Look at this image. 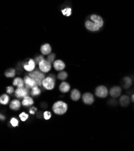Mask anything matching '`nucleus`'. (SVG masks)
<instances>
[{
  "mask_svg": "<svg viewBox=\"0 0 134 151\" xmlns=\"http://www.w3.org/2000/svg\"><path fill=\"white\" fill-rule=\"evenodd\" d=\"M122 93V89L120 87L115 86L111 88L109 90V95L111 97L114 98H116L120 96Z\"/></svg>",
  "mask_w": 134,
  "mask_h": 151,
  "instance_id": "11",
  "label": "nucleus"
},
{
  "mask_svg": "<svg viewBox=\"0 0 134 151\" xmlns=\"http://www.w3.org/2000/svg\"><path fill=\"white\" fill-rule=\"evenodd\" d=\"M40 70L44 73L48 72L51 69V63L48 61V60H43L39 64Z\"/></svg>",
  "mask_w": 134,
  "mask_h": 151,
  "instance_id": "6",
  "label": "nucleus"
},
{
  "mask_svg": "<svg viewBox=\"0 0 134 151\" xmlns=\"http://www.w3.org/2000/svg\"><path fill=\"white\" fill-rule=\"evenodd\" d=\"M38 110V108H36L35 107H33L30 110H29V113L31 115H34L35 112Z\"/></svg>",
  "mask_w": 134,
  "mask_h": 151,
  "instance_id": "33",
  "label": "nucleus"
},
{
  "mask_svg": "<svg viewBox=\"0 0 134 151\" xmlns=\"http://www.w3.org/2000/svg\"><path fill=\"white\" fill-rule=\"evenodd\" d=\"M10 108L14 111H17L21 108V102L19 100H14L10 104Z\"/></svg>",
  "mask_w": 134,
  "mask_h": 151,
  "instance_id": "19",
  "label": "nucleus"
},
{
  "mask_svg": "<svg viewBox=\"0 0 134 151\" xmlns=\"http://www.w3.org/2000/svg\"><path fill=\"white\" fill-rule=\"evenodd\" d=\"M90 19H91L92 21L94 22V23L100 28L103 27L104 22H103V20L101 16H99V15H97V14H92L90 16Z\"/></svg>",
  "mask_w": 134,
  "mask_h": 151,
  "instance_id": "8",
  "label": "nucleus"
},
{
  "mask_svg": "<svg viewBox=\"0 0 134 151\" xmlns=\"http://www.w3.org/2000/svg\"><path fill=\"white\" fill-rule=\"evenodd\" d=\"M33 104H34V101L33 100V98H31L30 96H25L22 102V105L25 107L31 106V105H33Z\"/></svg>",
  "mask_w": 134,
  "mask_h": 151,
  "instance_id": "16",
  "label": "nucleus"
},
{
  "mask_svg": "<svg viewBox=\"0 0 134 151\" xmlns=\"http://www.w3.org/2000/svg\"><path fill=\"white\" fill-rule=\"evenodd\" d=\"M43 60H44V57L42 56H40L36 58V64H39L40 62H42Z\"/></svg>",
  "mask_w": 134,
  "mask_h": 151,
  "instance_id": "32",
  "label": "nucleus"
},
{
  "mask_svg": "<svg viewBox=\"0 0 134 151\" xmlns=\"http://www.w3.org/2000/svg\"><path fill=\"white\" fill-rule=\"evenodd\" d=\"M28 116H29L27 114H26V113H24V112L22 113L21 114L19 115V117H20L21 120H22V121H23V122L26 121V120L28 119Z\"/></svg>",
  "mask_w": 134,
  "mask_h": 151,
  "instance_id": "27",
  "label": "nucleus"
},
{
  "mask_svg": "<svg viewBox=\"0 0 134 151\" xmlns=\"http://www.w3.org/2000/svg\"><path fill=\"white\" fill-rule=\"evenodd\" d=\"M10 124L11 125L13 126V127H16L18 126L19 125V121L18 120V119H16V118L13 117L11 120H10Z\"/></svg>",
  "mask_w": 134,
  "mask_h": 151,
  "instance_id": "28",
  "label": "nucleus"
},
{
  "mask_svg": "<svg viewBox=\"0 0 134 151\" xmlns=\"http://www.w3.org/2000/svg\"><path fill=\"white\" fill-rule=\"evenodd\" d=\"M29 89L25 87H21V88H18L15 93H14V95H15V96L16 97L18 98H24L25 96H28V93H29Z\"/></svg>",
  "mask_w": 134,
  "mask_h": 151,
  "instance_id": "5",
  "label": "nucleus"
},
{
  "mask_svg": "<svg viewBox=\"0 0 134 151\" xmlns=\"http://www.w3.org/2000/svg\"><path fill=\"white\" fill-rule=\"evenodd\" d=\"M85 27L91 32H98L100 28L94 22L91 21H87L85 23Z\"/></svg>",
  "mask_w": 134,
  "mask_h": 151,
  "instance_id": "10",
  "label": "nucleus"
},
{
  "mask_svg": "<svg viewBox=\"0 0 134 151\" xmlns=\"http://www.w3.org/2000/svg\"><path fill=\"white\" fill-rule=\"evenodd\" d=\"M67 78H68V73L66 72H61L58 75V78L60 80H65Z\"/></svg>",
  "mask_w": 134,
  "mask_h": 151,
  "instance_id": "25",
  "label": "nucleus"
},
{
  "mask_svg": "<svg viewBox=\"0 0 134 151\" xmlns=\"http://www.w3.org/2000/svg\"><path fill=\"white\" fill-rule=\"evenodd\" d=\"M15 75V70L14 69H10L5 72V76L7 78H12Z\"/></svg>",
  "mask_w": 134,
  "mask_h": 151,
  "instance_id": "24",
  "label": "nucleus"
},
{
  "mask_svg": "<svg viewBox=\"0 0 134 151\" xmlns=\"http://www.w3.org/2000/svg\"><path fill=\"white\" fill-rule=\"evenodd\" d=\"M35 65L36 62L33 59H30L27 64L24 65V68L28 72H32L35 68Z\"/></svg>",
  "mask_w": 134,
  "mask_h": 151,
  "instance_id": "12",
  "label": "nucleus"
},
{
  "mask_svg": "<svg viewBox=\"0 0 134 151\" xmlns=\"http://www.w3.org/2000/svg\"><path fill=\"white\" fill-rule=\"evenodd\" d=\"M95 94L98 97L104 98L108 96V90L105 86H100L96 89Z\"/></svg>",
  "mask_w": 134,
  "mask_h": 151,
  "instance_id": "4",
  "label": "nucleus"
},
{
  "mask_svg": "<svg viewBox=\"0 0 134 151\" xmlns=\"http://www.w3.org/2000/svg\"><path fill=\"white\" fill-rule=\"evenodd\" d=\"M123 81L124 82L123 87L124 89H128L132 85V80L129 77H124L123 78Z\"/></svg>",
  "mask_w": 134,
  "mask_h": 151,
  "instance_id": "22",
  "label": "nucleus"
},
{
  "mask_svg": "<svg viewBox=\"0 0 134 151\" xmlns=\"http://www.w3.org/2000/svg\"><path fill=\"white\" fill-rule=\"evenodd\" d=\"M70 97H71V99L74 101H78L81 97L80 92L77 89H73L71 92Z\"/></svg>",
  "mask_w": 134,
  "mask_h": 151,
  "instance_id": "18",
  "label": "nucleus"
},
{
  "mask_svg": "<svg viewBox=\"0 0 134 151\" xmlns=\"http://www.w3.org/2000/svg\"><path fill=\"white\" fill-rule=\"evenodd\" d=\"M25 87L28 89H33L38 86L36 82L30 76H25L24 78Z\"/></svg>",
  "mask_w": 134,
  "mask_h": 151,
  "instance_id": "7",
  "label": "nucleus"
},
{
  "mask_svg": "<svg viewBox=\"0 0 134 151\" xmlns=\"http://www.w3.org/2000/svg\"><path fill=\"white\" fill-rule=\"evenodd\" d=\"M29 76L34 80L37 84H38V85L39 86H42L43 81L44 80V78H45V77H44V75L42 72L39 71H35L31 72V73H29Z\"/></svg>",
  "mask_w": 134,
  "mask_h": 151,
  "instance_id": "2",
  "label": "nucleus"
},
{
  "mask_svg": "<svg viewBox=\"0 0 134 151\" xmlns=\"http://www.w3.org/2000/svg\"><path fill=\"white\" fill-rule=\"evenodd\" d=\"M53 110L56 115H64L68 111V104L62 101H57L54 104Z\"/></svg>",
  "mask_w": 134,
  "mask_h": 151,
  "instance_id": "1",
  "label": "nucleus"
},
{
  "mask_svg": "<svg viewBox=\"0 0 134 151\" xmlns=\"http://www.w3.org/2000/svg\"><path fill=\"white\" fill-rule=\"evenodd\" d=\"M59 89L60 90V92L62 93H67L70 90V86L68 82L64 81L62 82L60 84V85H59Z\"/></svg>",
  "mask_w": 134,
  "mask_h": 151,
  "instance_id": "14",
  "label": "nucleus"
},
{
  "mask_svg": "<svg viewBox=\"0 0 134 151\" xmlns=\"http://www.w3.org/2000/svg\"><path fill=\"white\" fill-rule=\"evenodd\" d=\"M10 100L9 96L6 95V94H3L0 97V103L3 105H7L9 103Z\"/></svg>",
  "mask_w": 134,
  "mask_h": 151,
  "instance_id": "21",
  "label": "nucleus"
},
{
  "mask_svg": "<svg viewBox=\"0 0 134 151\" xmlns=\"http://www.w3.org/2000/svg\"><path fill=\"white\" fill-rule=\"evenodd\" d=\"M83 101L85 104L91 105L94 101V96L90 93H85L83 95Z\"/></svg>",
  "mask_w": 134,
  "mask_h": 151,
  "instance_id": "9",
  "label": "nucleus"
},
{
  "mask_svg": "<svg viewBox=\"0 0 134 151\" xmlns=\"http://www.w3.org/2000/svg\"><path fill=\"white\" fill-rule=\"evenodd\" d=\"M64 63L60 60H57L54 62V67L56 71H62L65 68Z\"/></svg>",
  "mask_w": 134,
  "mask_h": 151,
  "instance_id": "13",
  "label": "nucleus"
},
{
  "mask_svg": "<svg viewBox=\"0 0 134 151\" xmlns=\"http://www.w3.org/2000/svg\"><path fill=\"white\" fill-rule=\"evenodd\" d=\"M62 12L63 15L66 16H69L72 14V9L71 8H66L62 10Z\"/></svg>",
  "mask_w": 134,
  "mask_h": 151,
  "instance_id": "26",
  "label": "nucleus"
},
{
  "mask_svg": "<svg viewBox=\"0 0 134 151\" xmlns=\"http://www.w3.org/2000/svg\"><path fill=\"white\" fill-rule=\"evenodd\" d=\"M51 47L48 43H45L41 47L40 51L43 55H48L51 52Z\"/></svg>",
  "mask_w": 134,
  "mask_h": 151,
  "instance_id": "15",
  "label": "nucleus"
},
{
  "mask_svg": "<svg viewBox=\"0 0 134 151\" xmlns=\"http://www.w3.org/2000/svg\"><path fill=\"white\" fill-rule=\"evenodd\" d=\"M24 81L20 77L16 78L13 81V85L14 86L18 87V88L23 87L24 86Z\"/></svg>",
  "mask_w": 134,
  "mask_h": 151,
  "instance_id": "20",
  "label": "nucleus"
},
{
  "mask_svg": "<svg viewBox=\"0 0 134 151\" xmlns=\"http://www.w3.org/2000/svg\"><path fill=\"white\" fill-rule=\"evenodd\" d=\"M41 93V90L38 87V86L33 87V89H31V94L33 96H38Z\"/></svg>",
  "mask_w": 134,
  "mask_h": 151,
  "instance_id": "23",
  "label": "nucleus"
},
{
  "mask_svg": "<svg viewBox=\"0 0 134 151\" xmlns=\"http://www.w3.org/2000/svg\"><path fill=\"white\" fill-rule=\"evenodd\" d=\"M55 57V54L53 53V54H51L47 58V60L50 63H53L54 61V59Z\"/></svg>",
  "mask_w": 134,
  "mask_h": 151,
  "instance_id": "29",
  "label": "nucleus"
},
{
  "mask_svg": "<svg viewBox=\"0 0 134 151\" xmlns=\"http://www.w3.org/2000/svg\"><path fill=\"white\" fill-rule=\"evenodd\" d=\"M0 119H1V120H3L5 119V117L4 116H3L2 115H1V116H0Z\"/></svg>",
  "mask_w": 134,
  "mask_h": 151,
  "instance_id": "34",
  "label": "nucleus"
},
{
  "mask_svg": "<svg viewBox=\"0 0 134 151\" xmlns=\"http://www.w3.org/2000/svg\"><path fill=\"white\" fill-rule=\"evenodd\" d=\"M14 92V88L12 86L7 87V93L9 94H12Z\"/></svg>",
  "mask_w": 134,
  "mask_h": 151,
  "instance_id": "31",
  "label": "nucleus"
},
{
  "mask_svg": "<svg viewBox=\"0 0 134 151\" xmlns=\"http://www.w3.org/2000/svg\"><path fill=\"white\" fill-rule=\"evenodd\" d=\"M132 102L134 103V94L132 95Z\"/></svg>",
  "mask_w": 134,
  "mask_h": 151,
  "instance_id": "35",
  "label": "nucleus"
},
{
  "mask_svg": "<svg viewBox=\"0 0 134 151\" xmlns=\"http://www.w3.org/2000/svg\"><path fill=\"white\" fill-rule=\"evenodd\" d=\"M42 86L47 90H53L55 86V78L51 77L45 78L43 81Z\"/></svg>",
  "mask_w": 134,
  "mask_h": 151,
  "instance_id": "3",
  "label": "nucleus"
},
{
  "mask_svg": "<svg viewBox=\"0 0 134 151\" xmlns=\"http://www.w3.org/2000/svg\"><path fill=\"white\" fill-rule=\"evenodd\" d=\"M44 119L45 120H49L51 117V113L49 111H46L43 114Z\"/></svg>",
  "mask_w": 134,
  "mask_h": 151,
  "instance_id": "30",
  "label": "nucleus"
},
{
  "mask_svg": "<svg viewBox=\"0 0 134 151\" xmlns=\"http://www.w3.org/2000/svg\"><path fill=\"white\" fill-rule=\"evenodd\" d=\"M119 102L122 107H127L130 104V98L128 96L123 95L120 97Z\"/></svg>",
  "mask_w": 134,
  "mask_h": 151,
  "instance_id": "17",
  "label": "nucleus"
}]
</instances>
